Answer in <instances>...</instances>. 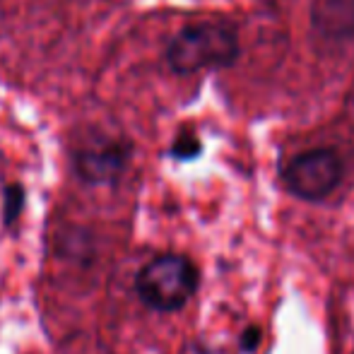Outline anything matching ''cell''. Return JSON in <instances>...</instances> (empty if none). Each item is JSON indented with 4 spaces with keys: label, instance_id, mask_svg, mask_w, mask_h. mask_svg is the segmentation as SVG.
<instances>
[{
    "label": "cell",
    "instance_id": "6da1fadb",
    "mask_svg": "<svg viewBox=\"0 0 354 354\" xmlns=\"http://www.w3.org/2000/svg\"><path fill=\"white\" fill-rule=\"evenodd\" d=\"M239 56V39L224 22H198L183 27L167 46V63L174 73L193 75L210 68H227Z\"/></svg>",
    "mask_w": 354,
    "mask_h": 354
},
{
    "label": "cell",
    "instance_id": "7a4b0ae2",
    "mask_svg": "<svg viewBox=\"0 0 354 354\" xmlns=\"http://www.w3.org/2000/svg\"><path fill=\"white\" fill-rule=\"evenodd\" d=\"M198 289V268L178 253H164L145 263L136 277V292L154 311H178Z\"/></svg>",
    "mask_w": 354,
    "mask_h": 354
},
{
    "label": "cell",
    "instance_id": "3957f363",
    "mask_svg": "<svg viewBox=\"0 0 354 354\" xmlns=\"http://www.w3.org/2000/svg\"><path fill=\"white\" fill-rule=\"evenodd\" d=\"M342 174V159L333 149H308L284 167L282 181L301 201H323L340 186Z\"/></svg>",
    "mask_w": 354,
    "mask_h": 354
},
{
    "label": "cell",
    "instance_id": "277c9868",
    "mask_svg": "<svg viewBox=\"0 0 354 354\" xmlns=\"http://www.w3.org/2000/svg\"><path fill=\"white\" fill-rule=\"evenodd\" d=\"M128 162H131V145L106 136L92 138L80 145L73 154L75 174L92 186L116 183L126 174Z\"/></svg>",
    "mask_w": 354,
    "mask_h": 354
},
{
    "label": "cell",
    "instance_id": "5b68a950",
    "mask_svg": "<svg viewBox=\"0 0 354 354\" xmlns=\"http://www.w3.org/2000/svg\"><path fill=\"white\" fill-rule=\"evenodd\" d=\"M201 149H203V145L198 140V136H193V133H181L171 145V157L181 159V162H188V159H196L198 154H201Z\"/></svg>",
    "mask_w": 354,
    "mask_h": 354
},
{
    "label": "cell",
    "instance_id": "8992f818",
    "mask_svg": "<svg viewBox=\"0 0 354 354\" xmlns=\"http://www.w3.org/2000/svg\"><path fill=\"white\" fill-rule=\"evenodd\" d=\"M24 205V191L19 183H10L5 188V224H12L19 217Z\"/></svg>",
    "mask_w": 354,
    "mask_h": 354
},
{
    "label": "cell",
    "instance_id": "52a82bcc",
    "mask_svg": "<svg viewBox=\"0 0 354 354\" xmlns=\"http://www.w3.org/2000/svg\"><path fill=\"white\" fill-rule=\"evenodd\" d=\"M241 345H243V350H256L258 345H261V328H256V326H251V328H246V333L241 335Z\"/></svg>",
    "mask_w": 354,
    "mask_h": 354
}]
</instances>
